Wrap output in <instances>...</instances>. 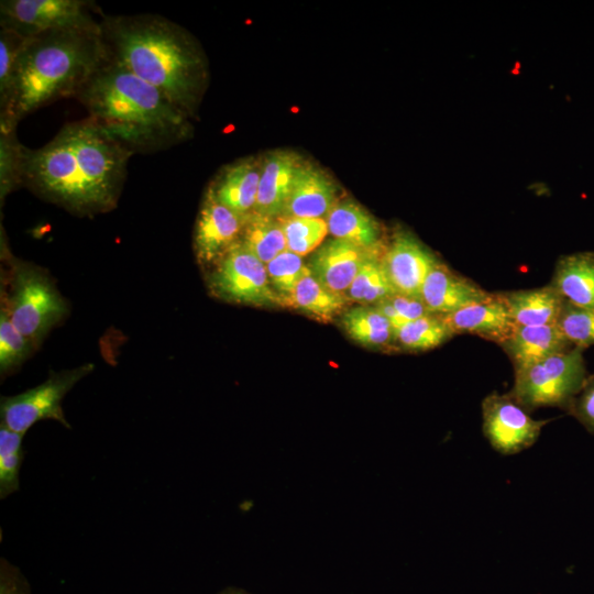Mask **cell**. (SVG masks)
Instances as JSON below:
<instances>
[{
    "instance_id": "cell-30",
    "label": "cell",
    "mask_w": 594,
    "mask_h": 594,
    "mask_svg": "<svg viewBox=\"0 0 594 594\" xmlns=\"http://www.w3.org/2000/svg\"><path fill=\"white\" fill-rule=\"evenodd\" d=\"M287 250L304 256L321 245L328 231L326 219L321 218H278Z\"/></svg>"
},
{
    "instance_id": "cell-5",
    "label": "cell",
    "mask_w": 594,
    "mask_h": 594,
    "mask_svg": "<svg viewBox=\"0 0 594 594\" xmlns=\"http://www.w3.org/2000/svg\"><path fill=\"white\" fill-rule=\"evenodd\" d=\"M1 255L9 264L7 288L1 293V309L14 327L33 345H37L66 316L67 304L46 272L13 256L2 235Z\"/></svg>"
},
{
    "instance_id": "cell-6",
    "label": "cell",
    "mask_w": 594,
    "mask_h": 594,
    "mask_svg": "<svg viewBox=\"0 0 594 594\" xmlns=\"http://www.w3.org/2000/svg\"><path fill=\"white\" fill-rule=\"evenodd\" d=\"M586 377L583 350L574 346L515 372L508 394L528 413L541 407L568 410Z\"/></svg>"
},
{
    "instance_id": "cell-38",
    "label": "cell",
    "mask_w": 594,
    "mask_h": 594,
    "mask_svg": "<svg viewBox=\"0 0 594 594\" xmlns=\"http://www.w3.org/2000/svg\"><path fill=\"white\" fill-rule=\"evenodd\" d=\"M218 594H251L243 588L229 586L220 591Z\"/></svg>"
},
{
    "instance_id": "cell-2",
    "label": "cell",
    "mask_w": 594,
    "mask_h": 594,
    "mask_svg": "<svg viewBox=\"0 0 594 594\" xmlns=\"http://www.w3.org/2000/svg\"><path fill=\"white\" fill-rule=\"evenodd\" d=\"M108 58L160 89L189 117L205 84L196 42L158 14L106 15L100 22Z\"/></svg>"
},
{
    "instance_id": "cell-26",
    "label": "cell",
    "mask_w": 594,
    "mask_h": 594,
    "mask_svg": "<svg viewBox=\"0 0 594 594\" xmlns=\"http://www.w3.org/2000/svg\"><path fill=\"white\" fill-rule=\"evenodd\" d=\"M454 334L441 315L428 314L404 323L395 331L394 348L405 351H427L449 341Z\"/></svg>"
},
{
    "instance_id": "cell-1",
    "label": "cell",
    "mask_w": 594,
    "mask_h": 594,
    "mask_svg": "<svg viewBox=\"0 0 594 594\" xmlns=\"http://www.w3.org/2000/svg\"><path fill=\"white\" fill-rule=\"evenodd\" d=\"M133 155L89 118L64 124L25 156L24 187L78 216L112 210Z\"/></svg>"
},
{
    "instance_id": "cell-11",
    "label": "cell",
    "mask_w": 594,
    "mask_h": 594,
    "mask_svg": "<svg viewBox=\"0 0 594 594\" xmlns=\"http://www.w3.org/2000/svg\"><path fill=\"white\" fill-rule=\"evenodd\" d=\"M244 218L222 205L208 187L197 216L194 250L202 266H213L240 241Z\"/></svg>"
},
{
    "instance_id": "cell-14",
    "label": "cell",
    "mask_w": 594,
    "mask_h": 594,
    "mask_svg": "<svg viewBox=\"0 0 594 594\" xmlns=\"http://www.w3.org/2000/svg\"><path fill=\"white\" fill-rule=\"evenodd\" d=\"M340 239L322 243L310 257V274L326 288L345 296L354 277L373 254Z\"/></svg>"
},
{
    "instance_id": "cell-36",
    "label": "cell",
    "mask_w": 594,
    "mask_h": 594,
    "mask_svg": "<svg viewBox=\"0 0 594 594\" xmlns=\"http://www.w3.org/2000/svg\"><path fill=\"white\" fill-rule=\"evenodd\" d=\"M0 594H32L25 575L6 558L0 559Z\"/></svg>"
},
{
    "instance_id": "cell-10",
    "label": "cell",
    "mask_w": 594,
    "mask_h": 594,
    "mask_svg": "<svg viewBox=\"0 0 594 594\" xmlns=\"http://www.w3.org/2000/svg\"><path fill=\"white\" fill-rule=\"evenodd\" d=\"M483 433L491 447L503 455L530 448L549 420L530 417L509 394L493 392L482 402Z\"/></svg>"
},
{
    "instance_id": "cell-12",
    "label": "cell",
    "mask_w": 594,
    "mask_h": 594,
    "mask_svg": "<svg viewBox=\"0 0 594 594\" xmlns=\"http://www.w3.org/2000/svg\"><path fill=\"white\" fill-rule=\"evenodd\" d=\"M440 260L411 232L399 229L385 246L382 262L396 293L420 297L422 283Z\"/></svg>"
},
{
    "instance_id": "cell-34",
    "label": "cell",
    "mask_w": 594,
    "mask_h": 594,
    "mask_svg": "<svg viewBox=\"0 0 594 594\" xmlns=\"http://www.w3.org/2000/svg\"><path fill=\"white\" fill-rule=\"evenodd\" d=\"M26 38L0 28V110L8 102L16 62Z\"/></svg>"
},
{
    "instance_id": "cell-9",
    "label": "cell",
    "mask_w": 594,
    "mask_h": 594,
    "mask_svg": "<svg viewBox=\"0 0 594 594\" xmlns=\"http://www.w3.org/2000/svg\"><path fill=\"white\" fill-rule=\"evenodd\" d=\"M211 293L222 300L250 306L280 305L266 266L238 241L213 265L208 276Z\"/></svg>"
},
{
    "instance_id": "cell-17",
    "label": "cell",
    "mask_w": 594,
    "mask_h": 594,
    "mask_svg": "<svg viewBox=\"0 0 594 594\" xmlns=\"http://www.w3.org/2000/svg\"><path fill=\"white\" fill-rule=\"evenodd\" d=\"M301 163L298 154L287 150H278L264 156L261 162L255 213L274 218L282 216Z\"/></svg>"
},
{
    "instance_id": "cell-16",
    "label": "cell",
    "mask_w": 594,
    "mask_h": 594,
    "mask_svg": "<svg viewBox=\"0 0 594 594\" xmlns=\"http://www.w3.org/2000/svg\"><path fill=\"white\" fill-rule=\"evenodd\" d=\"M337 204L338 189L333 180L317 166L302 162L280 217L326 219Z\"/></svg>"
},
{
    "instance_id": "cell-22",
    "label": "cell",
    "mask_w": 594,
    "mask_h": 594,
    "mask_svg": "<svg viewBox=\"0 0 594 594\" xmlns=\"http://www.w3.org/2000/svg\"><path fill=\"white\" fill-rule=\"evenodd\" d=\"M501 294L516 326L557 323L565 300L551 284Z\"/></svg>"
},
{
    "instance_id": "cell-23",
    "label": "cell",
    "mask_w": 594,
    "mask_h": 594,
    "mask_svg": "<svg viewBox=\"0 0 594 594\" xmlns=\"http://www.w3.org/2000/svg\"><path fill=\"white\" fill-rule=\"evenodd\" d=\"M341 326L352 340L365 348H394L395 330L375 306L360 305L345 310Z\"/></svg>"
},
{
    "instance_id": "cell-31",
    "label": "cell",
    "mask_w": 594,
    "mask_h": 594,
    "mask_svg": "<svg viewBox=\"0 0 594 594\" xmlns=\"http://www.w3.org/2000/svg\"><path fill=\"white\" fill-rule=\"evenodd\" d=\"M24 435L0 425V498L4 499L20 487V469L24 458Z\"/></svg>"
},
{
    "instance_id": "cell-3",
    "label": "cell",
    "mask_w": 594,
    "mask_h": 594,
    "mask_svg": "<svg viewBox=\"0 0 594 594\" xmlns=\"http://www.w3.org/2000/svg\"><path fill=\"white\" fill-rule=\"evenodd\" d=\"M75 99L86 109L87 118L133 154L168 150L191 134L186 112L160 89L109 58Z\"/></svg>"
},
{
    "instance_id": "cell-13",
    "label": "cell",
    "mask_w": 594,
    "mask_h": 594,
    "mask_svg": "<svg viewBox=\"0 0 594 594\" xmlns=\"http://www.w3.org/2000/svg\"><path fill=\"white\" fill-rule=\"evenodd\" d=\"M442 318L454 336L475 334L499 345L516 327L501 293H491L488 297Z\"/></svg>"
},
{
    "instance_id": "cell-21",
    "label": "cell",
    "mask_w": 594,
    "mask_h": 594,
    "mask_svg": "<svg viewBox=\"0 0 594 594\" xmlns=\"http://www.w3.org/2000/svg\"><path fill=\"white\" fill-rule=\"evenodd\" d=\"M550 284L566 301L594 308V252H575L559 257Z\"/></svg>"
},
{
    "instance_id": "cell-7",
    "label": "cell",
    "mask_w": 594,
    "mask_h": 594,
    "mask_svg": "<svg viewBox=\"0 0 594 594\" xmlns=\"http://www.w3.org/2000/svg\"><path fill=\"white\" fill-rule=\"evenodd\" d=\"M103 13L87 0H1L0 28L24 38L62 29H97Z\"/></svg>"
},
{
    "instance_id": "cell-29",
    "label": "cell",
    "mask_w": 594,
    "mask_h": 594,
    "mask_svg": "<svg viewBox=\"0 0 594 594\" xmlns=\"http://www.w3.org/2000/svg\"><path fill=\"white\" fill-rule=\"evenodd\" d=\"M272 289L277 295L280 305L286 306L297 284L310 274L302 256L288 250L283 251L265 264Z\"/></svg>"
},
{
    "instance_id": "cell-32",
    "label": "cell",
    "mask_w": 594,
    "mask_h": 594,
    "mask_svg": "<svg viewBox=\"0 0 594 594\" xmlns=\"http://www.w3.org/2000/svg\"><path fill=\"white\" fill-rule=\"evenodd\" d=\"M557 326L573 346L584 350L594 345V308L564 300Z\"/></svg>"
},
{
    "instance_id": "cell-25",
    "label": "cell",
    "mask_w": 594,
    "mask_h": 594,
    "mask_svg": "<svg viewBox=\"0 0 594 594\" xmlns=\"http://www.w3.org/2000/svg\"><path fill=\"white\" fill-rule=\"evenodd\" d=\"M349 301L344 295L326 288L309 274L297 284L286 306L328 321L341 312Z\"/></svg>"
},
{
    "instance_id": "cell-35",
    "label": "cell",
    "mask_w": 594,
    "mask_h": 594,
    "mask_svg": "<svg viewBox=\"0 0 594 594\" xmlns=\"http://www.w3.org/2000/svg\"><path fill=\"white\" fill-rule=\"evenodd\" d=\"M566 411L576 418L587 431L594 433V374L587 375L581 391Z\"/></svg>"
},
{
    "instance_id": "cell-33",
    "label": "cell",
    "mask_w": 594,
    "mask_h": 594,
    "mask_svg": "<svg viewBox=\"0 0 594 594\" xmlns=\"http://www.w3.org/2000/svg\"><path fill=\"white\" fill-rule=\"evenodd\" d=\"M33 344L14 327L7 312L0 310V371L8 374L28 358Z\"/></svg>"
},
{
    "instance_id": "cell-4",
    "label": "cell",
    "mask_w": 594,
    "mask_h": 594,
    "mask_svg": "<svg viewBox=\"0 0 594 594\" xmlns=\"http://www.w3.org/2000/svg\"><path fill=\"white\" fill-rule=\"evenodd\" d=\"M107 61L101 28L53 30L26 38L8 102L0 110V130H16L34 111L75 98Z\"/></svg>"
},
{
    "instance_id": "cell-28",
    "label": "cell",
    "mask_w": 594,
    "mask_h": 594,
    "mask_svg": "<svg viewBox=\"0 0 594 594\" xmlns=\"http://www.w3.org/2000/svg\"><path fill=\"white\" fill-rule=\"evenodd\" d=\"M28 147L16 138V130H0V201L9 194L24 187L25 156Z\"/></svg>"
},
{
    "instance_id": "cell-27",
    "label": "cell",
    "mask_w": 594,
    "mask_h": 594,
    "mask_svg": "<svg viewBox=\"0 0 594 594\" xmlns=\"http://www.w3.org/2000/svg\"><path fill=\"white\" fill-rule=\"evenodd\" d=\"M381 253H373L363 264L345 293V297L363 306H373L395 294Z\"/></svg>"
},
{
    "instance_id": "cell-37",
    "label": "cell",
    "mask_w": 594,
    "mask_h": 594,
    "mask_svg": "<svg viewBox=\"0 0 594 594\" xmlns=\"http://www.w3.org/2000/svg\"><path fill=\"white\" fill-rule=\"evenodd\" d=\"M387 299L404 323L431 314L420 297L395 293Z\"/></svg>"
},
{
    "instance_id": "cell-8",
    "label": "cell",
    "mask_w": 594,
    "mask_h": 594,
    "mask_svg": "<svg viewBox=\"0 0 594 594\" xmlns=\"http://www.w3.org/2000/svg\"><path fill=\"white\" fill-rule=\"evenodd\" d=\"M95 369L86 363L70 370L52 373L51 376L23 393L2 396L0 400L1 425L21 435L36 422L45 419L58 421L70 429L62 402L67 393Z\"/></svg>"
},
{
    "instance_id": "cell-15",
    "label": "cell",
    "mask_w": 594,
    "mask_h": 594,
    "mask_svg": "<svg viewBox=\"0 0 594 594\" xmlns=\"http://www.w3.org/2000/svg\"><path fill=\"white\" fill-rule=\"evenodd\" d=\"M490 294L439 261L426 276L419 296L430 312L444 316L480 301Z\"/></svg>"
},
{
    "instance_id": "cell-18",
    "label": "cell",
    "mask_w": 594,
    "mask_h": 594,
    "mask_svg": "<svg viewBox=\"0 0 594 594\" xmlns=\"http://www.w3.org/2000/svg\"><path fill=\"white\" fill-rule=\"evenodd\" d=\"M261 162L246 157L227 165L208 186L216 198L242 218L254 212Z\"/></svg>"
},
{
    "instance_id": "cell-24",
    "label": "cell",
    "mask_w": 594,
    "mask_h": 594,
    "mask_svg": "<svg viewBox=\"0 0 594 594\" xmlns=\"http://www.w3.org/2000/svg\"><path fill=\"white\" fill-rule=\"evenodd\" d=\"M240 241L264 264L287 250L278 218L255 212L244 218Z\"/></svg>"
},
{
    "instance_id": "cell-20",
    "label": "cell",
    "mask_w": 594,
    "mask_h": 594,
    "mask_svg": "<svg viewBox=\"0 0 594 594\" xmlns=\"http://www.w3.org/2000/svg\"><path fill=\"white\" fill-rule=\"evenodd\" d=\"M328 231L369 252H383L382 228L362 206L352 200L338 202L326 218Z\"/></svg>"
},
{
    "instance_id": "cell-19",
    "label": "cell",
    "mask_w": 594,
    "mask_h": 594,
    "mask_svg": "<svg viewBox=\"0 0 594 594\" xmlns=\"http://www.w3.org/2000/svg\"><path fill=\"white\" fill-rule=\"evenodd\" d=\"M501 346L510 359L515 372L574 348L557 323L516 326L510 337Z\"/></svg>"
}]
</instances>
